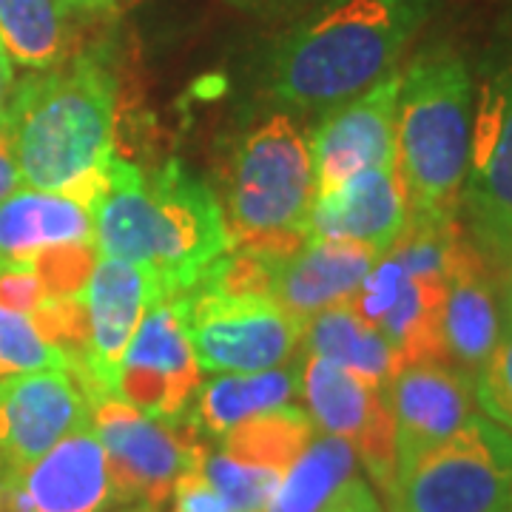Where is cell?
Listing matches in <instances>:
<instances>
[{
	"instance_id": "cell-29",
	"label": "cell",
	"mask_w": 512,
	"mask_h": 512,
	"mask_svg": "<svg viewBox=\"0 0 512 512\" xmlns=\"http://www.w3.org/2000/svg\"><path fill=\"white\" fill-rule=\"evenodd\" d=\"M476 404L484 410V416L501 427L512 430V316L507 313L501 336L495 342L490 359L478 370Z\"/></svg>"
},
{
	"instance_id": "cell-2",
	"label": "cell",
	"mask_w": 512,
	"mask_h": 512,
	"mask_svg": "<svg viewBox=\"0 0 512 512\" xmlns=\"http://www.w3.org/2000/svg\"><path fill=\"white\" fill-rule=\"evenodd\" d=\"M23 185L72 197L114 157L117 80L97 49L12 86L0 114Z\"/></svg>"
},
{
	"instance_id": "cell-9",
	"label": "cell",
	"mask_w": 512,
	"mask_h": 512,
	"mask_svg": "<svg viewBox=\"0 0 512 512\" xmlns=\"http://www.w3.org/2000/svg\"><path fill=\"white\" fill-rule=\"evenodd\" d=\"M200 365L188 339L185 296H157L117 370L111 396L154 419H180L200 390Z\"/></svg>"
},
{
	"instance_id": "cell-34",
	"label": "cell",
	"mask_w": 512,
	"mask_h": 512,
	"mask_svg": "<svg viewBox=\"0 0 512 512\" xmlns=\"http://www.w3.org/2000/svg\"><path fill=\"white\" fill-rule=\"evenodd\" d=\"M319 512H384L379 498L370 493L365 481L359 476L348 478L336 493L330 495V501Z\"/></svg>"
},
{
	"instance_id": "cell-39",
	"label": "cell",
	"mask_w": 512,
	"mask_h": 512,
	"mask_svg": "<svg viewBox=\"0 0 512 512\" xmlns=\"http://www.w3.org/2000/svg\"><path fill=\"white\" fill-rule=\"evenodd\" d=\"M103 512H157L151 510V507H146V504H111L109 510Z\"/></svg>"
},
{
	"instance_id": "cell-13",
	"label": "cell",
	"mask_w": 512,
	"mask_h": 512,
	"mask_svg": "<svg viewBox=\"0 0 512 512\" xmlns=\"http://www.w3.org/2000/svg\"><path fill=\"white\" fill-rule=\"evenodd\" d=\"M447 276L410 274L399 259L379 256L348 305L359 319L382 333L399 350L404 365L444 362L441 308Z\"/></svg>"
},
{
	"instance_id": "cell-4",
	"label": "cell",
	"mask_w": 512,
	"mask_h": 512,
	"mask_svg": "<svg viewBox=\"0 0 512 512\" xmlns=\"http://www.w3.org/2000/svg\"><path fill=\"white\" fill-rule=\"evenodd\" d=\"M473 106L476 86L456 52L433 46L402 69L396 171L407 220L456 222L470 163Z\"/></svg>"
},
{
	"instance_id": "cell-15",
	"label": "cell",
	"mask_w": 512,
	"mask_h": 512,
	"mask_svg": "<svg viewBox=\"0 0 512 512\" xmlns=\"http://www.w3.org/2000/svg\"><path fill=\"white\" fill-rule=\"evenodd\" d=\"M384 396L396 427V473L476 416L473 382L444 362L404 365L387 382Z\"/></svg>"
},
{
	"instance_id": "cell-14",
	"label": "cell",
	"mask_w": 512,
	"mask_h": 512,
	"mask_svg": "<svg viewBox=\"0 0 512 512\" xmlns=\"http://www.w3.org/2000/svg\"><path fill=\"white\" fill-rule=\"evenodd\" d=\"M157 296H163V285L151 271L123 259H97L83 288L89 313V356L86 367L74 373L89 399L111 396L137 325Z\"/></svg>"
},
{
	"instance_id": "cell-1",
	"label": "cell",
	"mask_w": 512,
	"mask_h": 512,
	"mask_svg": "<svg viewBox=\"0 0 512 512\" xmlns=\"http://www.w3.org/2000/svg\"><path fill=\"white\" fill-rule=\"evenodd\" d=\"M89 214L97 254L151 271L165 296L194 291L202 274L231 251L220 200L177 160L143 171L111 157Z\"/></svg>"
},
{
	"instance_id": "cell-28",
	"label": "cell",
	"mask_w": 512,
	"mask_h": 512,
	"mask_svg": "<svg viewBox=\"0 0 512 512\" xmlns=\"http://www.w3.org/2000/svg\"><path fill=\"white\" fill-rule=\"evenodd\" d=\"M202 473L205 478L220 490V495L228 501V507L234 512H262L268 507L279 473L271 470H259L251 464H239L225 453H211L202 461Z\"/></svg>"
},
{
	"instance_id": "cell-35",
	"label": "cell",
	"mask_w": 512,
	"mask_h": 512,
	"mask_svg": "<svg viewBox=\"0 0 512 512\" xmlns=\"http://www.w3.org/2000/svg\"><path fill=\"white\" fill-rule=\"evenodd\" d=\"M18 188H23V177H20V168L15 163V154H12L9 134L0 123V202L6 200L9 194H15Z\"/></svg>"
},
{
	"instance_id": "cell-24",
	"label": "cell",
	"mask_w": 512,
	"mask_h": 512,
	"mask_svg": "<svg viewBox=\"0 0 512 512\" xmlns=\"http://www.w3.org/2000/svg\"><path fill=\"white\" fill-rule=\"evenodd\" d=\"M72 9L63 0H0V46L12 63L32 72L69 57Z\"/></svg>"
},
{
	"instance_id": "cell-20",
	"label": "cell",
	"mask_w": 512,
	"mask_h": 512,
	"mask_svg": "<svg viewBox=\"0 0 512 512\" xmlns=\"http://www.w3.org/2000/svg\"><path fill=\"white\" fill-rule=\"evenodd\" d=\"M15 478L37 512H103L114 504L106 447L92 421L63 436Z\"/></svg>"
},
{
	"instance_id": "cell-11",
	"label": "cell",
	"mask_w": 512,
	"mask_h": 512,
	"mask_svg": "<svg viewBox=\"0 0 512 512\" xmlns=\"http://www.w3.org/2000/svg\"><path fill=\"white\" fill-rule=\"evenodd\" d=\"M89 421L92 399L72 370L0 379V470L18 476Z\"/></svg>"
},
{
	"instance_id": "cell-16",
	"label": "cell",
	"mask_w": 512,
	"mask_h": 512,
	"mask_svg": "<svg viewBox=\"0 0 512 512\" xmlns=\"http://www.w3.org/2000/svg\"><path fill=\"white\" fill-rule=\"evenodd\" d=\"M461 205L473 228L512 220V55L484 77L476 94Z\"/></svg>"
},
{
	"instance_id": "cell-10",
	"label": "cell",
	"mask_w": 512,
	"mask_h": 512,
	"mask_svg": "<svg viewBox=\"0 0 512 512\" xmlns=\"http://www.w3.org/2000/svg\"><path fill=\"white\" fill-rule=\"evenodd\" d=\"M299 390L311 416L328 436L348 441L370 478L390 493L396 478V427L384 387L353 376L328 359L308 356Z\"/></svg>"
},
{
	"instance_id": "cell-32",
	"label": "cell",
	"mask_w": 512,
	"mask_h": 512,
	"mask_svg": "<svg viewBox=\"0 0 512 512\" xmlns=\"http://www.w3.org/2000/svg\"><path fill=\"white\" fill-rule=\"evenodd\" d=\"M52 299L46 285L40 282V276L32 268H6L0 271V308L18 313H32Z\"/></svg>"
},
{
	"instance_id": "cell-7",
	"label": "cell",
	"mask_w": 512,
	"mask_h": 512,
	"mask_svg": "<svg viewBox=\"0 0 512 512\" xmlns=\"http://www.w3.org/2000/svg\"><path fill=\"white\" fill-rule=\"evenodd\" d=\"M92 427L106 447L114 504H146L163 510L174 484L205 461L194 424L154 419L114 396L92 399Z\"/></svg>"
},
{
	"instance_id": "cell-37",
	"label": "cell",
	"mask_w": 512,
	"mask_h": 512,
	"mask_svg": "<svg viewBox=\"0 0 512 512\" xmlns=\"http://www.w3.org/2000/svg\"><path fill=\"white\" fill-rule=\"evenodd\" d=\"M12 86H15V74H12V60L9 55L3 52V46H0V114L6 109V103H9V94H12Z\"/></svg>"
},
{
	"instance_id": "cell-38",
	"label": "cell",
	"mask_w": 512,
	"mask_h": 512,
	"mask_svg": "<svg viewBox=\"0 0 512 512\" xmlns=\"http://www.w3.org/2000/svg\"><path fill=\"white\" fill-rule=\"evenodd\" d=\"M72 12H106V9H114L117 3L123 0H63Z\"/></svg>"
},
{
	"instance_id": "cell-31",
	"label": "cell",
	"mask_w": 512,
	"mask_h": 512,
	"mask_svg": "<svg viewBox=\"0 0 512 512\" xmlns=\"http://www.w3.org/2000/svg\"><path fill=\"white\" fill-rule=\"evenodd\" d=\"M473 245L478 248V254L487 259V265L493 268L498 288H501V302L512 316V220L476 228Z\"/></svg>"
},
{
	"instance_id": "cell-6",
	"label": "cell",
	"mask_w": 512,
	"mask_h": 512,
	"mask_svg": "<svg viewBox=\"0 0 512 512\" xmlns=\"http://www.w3.org/2000/svg\"><path fill=\"white\" fill-rule=\"evenodd\" d=\"M387 498L393 512H512V433L470 416L399 470Z\"/></svg>"
},
{
	"instance_id": "cell-23",
	"label": "cell",
	"mask_w": 512,
	"mask_h": 512,
	"mask_svg": "<svg viewBox=\"0 0 512 512\" xmlns=\"http://www.w3.org/2000/svg\"><path fill=\"white\" fill-rule=\"evenodd\" d=\"M299 390L296 367H271L259 373H220L205 382L197 396V424L211 436H222L242 421L291 404Z\"/></svg>"
},
{
	"instance_id": "cell-21",
	"label": "cell",
	"mask_w": 512,
	"mask_h": 512,
	"mask_svg": "<svg viewBox=\"0 0 512 512\" xmlns=\"http://www.w3.org/2000/svg\"><path fill=\"white\" fill-rule=\"evenodd\" d=\"M94 242L92 214L66 194L23 185L0 202V271L29 268L43 248Z\"/></svg>"
},
{
	"instance_id": "cell-22",
	"label": "cell",
	"mask_w": 512,
	"mask_h": 512,
	"mask_svg": "<svg viewBox=\"0 0 512 512\" xmlns=\"http://www.w3.org/2000/svg\"><path fill=\"white\" fill-rule=\"evenodd\" d=\"M302 339L311 356L345 367L353 376L387 387L404 367L399 350L393 348L373 325L359 319L348 302L316 313L302 325Z\"/></svg>"
},
{
	"instance_id": "cell-25",
	"label": "cell",
	"mask_w": 512,
	"mask_h": 512,
	"mask_svg": "<svg viewBox=\"0 0 512 512\" xmlns=\"http://www.w3.org/2000/svg\"><path fill=\"white\" fill-rule=\"evenodd\" d=\"M356 453L336 436H313L282 473L262 512H319L348 478L356 476Z\"/></svg>"
},
{
	"instance_id": "cell-41",
	"label": "cell",
	"mask_w": 512,
	"mask_h": 512,
	"mask_svg": "<svg viewBox=\"0 0 512 512\" xmlns=\"http://www.w3.org/2000/svg\"><path fill=\"white\" fill-rule=\"evenodd\" d=\"M237 3H259V0H237Z\"/></svg>"
},
{
	"instance_id": "cell-33",
	"label": "cell",
	"mask_w": 512,
	"mask_h": 512,
	"mask_svg": "<svg viewBox=\"0 0 512 512\" xmlns=\"http://www.w3.org/2000/svg\"><path fill=\"white\" fill-rule=\"evenodd\" d=\"M171 501H174L171 512H234L220 495V490L205 478L202 467L180 476V481L174 484Z\"/></svg>"
},
{
	"instance_id": "cell-12",
	"label": "cell",
	"mask_w": 512,
	"mask_h": 512,
	"mask_svg": "<svg viewBox=\"0 0 512 512\" xmlns=\"http://www.w3.org/2000/svg\"><path fill=\"white\" fill-rule=\"evenodd\" d=\"M399 86L402 72L393 69L362 94L325 111L311 134L316 194L336 188L367 168L396 165Z\"/></svg>"
},
{
	"instance_id": "cell-8",
	"label": "cell",
	"mask_w": 512,
	"mask_h": 512,
	"mask_svg": "<svg viewBox=\"0 0 512 512\" xmlns=\"http://www.w3.org/2000/svg\"><path fill=\"white\" fill-rule=\"evenodd\" d=\"M188 339L205 373H259L282 367L302 328L268 296L188 293Z\"/></svg>"
},
{
	"instance_id": "cell-18",
	"label": "cell",
	"mask_w": 512,
	"mask_h": 512,
	"mask_svg": "<svg viewBox=\"0 0 512 512\" xmlns=\"http://www.w3.org/2000/svg\"><path fill=\"white\" fill-rule=\"evenodd\" d=\"M501 288L487 259L478 248L458 234L450 265H447V291L441 308V342L447 365L461 370L476 382L478 370L490 359L495 342L504 328L501 316Z\"/></svg>"
},
{
	"instance_id": "cell-3",
	"label": "cell",
	"mask_w": 512,
	"mask_h": 512,
	"mask_svg": "<svg viewBox=\"0 0 512 512\" xmlns=\"http://www.w3.org/2000/svg\"><path fill=\"white\" fill-rule=\"evenodd\" d=\"M427 0H325L268 60V89L293 109H330L396 69Z\"/></svg>"
},
{
	"instance_id": "cell-36",
	"label": "cell",
	"mask_w": 512,
	"mask_h": 512,
	"mask_svg": "<svg viewBox=\"0 0 512 512\" xmlns=\"http://www.w3.org/2000/svg\"><path fill=\"white\" fill-rule=\"evenodd\" d=\"M0 512H37L29 504V498L23 495L18 478L12 473H3V507H0Z\"/></svg>"
},
{
	"instance_id": "cell-27",
	"label": "cell",
	"mask_w": 512,
	"mask_h": 512,
	"mask_svg": "<svg viewBox=\"0 0 512 512\" xmlns=\"http://www.w3.org/2000/svg\"><path fill=\"white\" fill-rule=\"evenodd\" d=\"M35 370H72L29 313L0 308V379Z\"/></svg>"
},
{
	"instance_id": "cell-5",
	"label": "cell",
	"mask_w": 512,
	"mask_h": 512,
	"mask_svg": "<svg viewBox=\"0 0 512 512\" xmlns=\"http://www.w3.org/2000/svg\"><path fill=\"white\" fill-rule=\"evenodd\" d=\"M313 202L311 140L291 117L276 114L239 140L220 202L231 248L268 259L299 251Z\"/></svg>"
},
{
	"instance_id": "cell-19",
	"label": "cell",
	"mask_w": 512,
	"mask_h": 512,
	"mask_svg": "<svg viewBox=\"0 0 512 512\" xmlns=\"http://www.w3.org/2000/svg\"><path fill=\"white\" fill-rule=\"evenodd\" d=\"M407 225V197L396 165L367 168L316 194L308 239L353 242L384 256Z\"/></svg>"
},
{
	"instance_id": "cell-40",
	"label": "cell",
	"mask_w": 512,
	"mask_h": 512,
	"mask_svg": "<svg viewBox=\"0 0 512 512\" xmlns=\"http://www.w3.org/2000/svg\"><path fill=\"white\" fill-rule=\"evenodd\" d=\"M0 507H3V470H0Z\"/></svg>"
},
{
	"instance_id": "cell-26",
	"label": "cell",
	"mask_w": 512,
	"mask_h": 512,
	"mask_svg": "<svg viewBox=\"0 0 512 512\" xmlns=\"http://www.w3.org/2000/svg\"><path fill=\"white\" fill-rule=\"evenodd\" d=\"M220 439V453L228 458L282 476L313 439V419L293 404H282L231 427Z\"/></svg>"
},
{
	"instance_id": "cell-17",
	"label": "cell",
	"mask_w": 512,
	"mask_h": 512,
	"mask_svg": "<svg viewBox=\"0 0 512 512\" xmlns=\"http://www.w3.org/2000/svg\"><path fill=\"white\" fill-rule=\"evenodd\" d=\"M379 254L353 242L308 239L288 256H265V293L302 328L316 313L350 302Z\"/></svg>"
},
{
	"instance_id": "cell-30",
	"label": "cell",
	"mask_w": 512,
	"mask_h": 512,
	"mask_svg": "<svg viewBox=\"0 0 512 512\" xmlns=\"http://www.w3.org/2000/svg\"><path fill=\"white\" fill-rule=\"evenodd\" d=\"M97 259L100 254L94 242H72V245L43 248L29 262V268L40 276L49 296H74V293H83Z\"/></svg>"
}]
</instances>
